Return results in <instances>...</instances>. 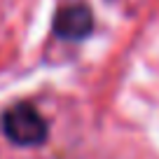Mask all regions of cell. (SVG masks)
Masks as SVG:
<instances>
[{
	"mask_svg": "<svg viewBox=\"0 0 159 159\" xmlns=\"http://www.w3.org/2000/svg\"><path fill=\"white\" fill-rule=\"evenodd\" d=\"M2 131L12 143L21 148L40 145L47 138V124L33 105H16L2 117Z\"/></svg>",
	"mask_w": 159,
	"mask_h": 159,
	"instance_id": "6da1fadb",
	"label": "cell"
},
{
	"mask_svg": "<svg viewBox=\"0 0 159 159\" xmlns=\"http://www.w3.org/2000/svg\"><path fill=\"white\" fill-rule=\"evenodd\" d=\"M91 24H94L91 12L82 5H75L59 12V16L54 21V30L63 40H82L91 33Z\"/></svg>",
	"mask_w": 159,
	"mask_h": 159,
	"instance_id": "7a4b0ae2",
	"label": "cell"
}]
</instances>
